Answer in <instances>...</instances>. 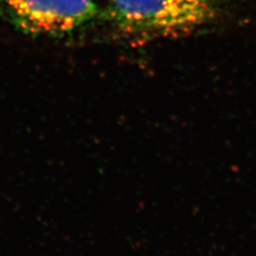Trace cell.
I'll return each instance as SVG.
<instances>
[{
    "label": "cell",
    "instance_id": "cell-2",
    "mask_svg": "<svg viewBox=\"0 0 256 256\" xmlns=\"http://www.w3.org/2000/svg\"><path fill=\"white\" fill-rule=\"evenodd\" d=\"M0 18L26 34L62 38L102 20V0H0Z\"/></svg>",
    "mask_w": 256,
    "mask_h": 256
},
{
    "label": "cell",
    "instance_id": "cell-1",
    "mask_svg": "<svg viewBox=\"0 0 256 256\" xmlns=\"http://www.w3.org/2000/svg\"><path fill=\"white\" fill-rule=\"evenodd\" d=\"M222 0H102V20L142 40L178 38L212 22Z\"/></svg>",
    "mask_w": 256,
    "mask_h": 256
}]
</instances>
